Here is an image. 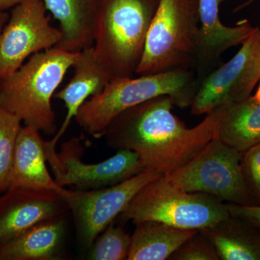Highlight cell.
Listing matches in <instances>:
<instances>
[{"instance_id":"6da1fadb","label":"cell","mask_w":260,"mask_h":260,"mask_svg":"<svg viewBox=\"0 0 260 260\" xmlns=\"http://www.w3.org/2000/svg\"><path fill=\"white\" fill-rule=\"evenodd\" d=\"M169 95L154 98L116 116L104 137L113 148L133 150L145 169L167 175L186 164L216 135L221 107L196 126L188 128L172 112Z\"/></svg>"},{"instance_id":"7a4b0ae2","label":"cell","mask_w":260,"mask_h":260,"mask_svg":"<svg viewBox=\"0 0 260 260\" xmlns=\"http://www.w3.org/2000/svg\"><path fill=\"white\" fill-rule=\"evenodd\" d=\"M78 54L54 47L30 56L15 73L0 80V104L25 126L54 135L56 114L51 100Z\"/></svg>"},{"instance_id":"3957f363","label":"cell","mask_w":260,"mask_h":260,"mask_svg":"<svg viewBox=\"0 0 260 260\" xmlns=\"http://www.w3.org/2000/svg\"><path fill=\"white\" fill-rule=\"evenodd\" d=\"M199 85L192 69L111 80L101 93L84 103L75 119L88 135L100 139L116 116L154 98L169 95L177 107H190Z\"/></svg>"},{"instance_id":"277c9868","label":"cell","mask_w":260,"mask_h":260,"mask_svg":"<svg viewBox=\"0 0 260 260\" xmlns=\"http://www.w3.org/2000/svg\"><path fill=\"white\" fill-rule=\"evenodd\" d=\"M159 0H101L93 49L111 80L136 74Z\"/></svg>"},{"instance_id":"5b68a950","label":"cell","mask_w":260,"mask_h":260,"mask_svg":"<svg viewBox=\"0 0 260 260\" xmlns=\"http://www.w3.org/2000/svg\"><path fill=\"white\" fill-rule=\"evenodd\" d=\"M134 224L155 221L200 231L231 216L227 205L212 195L182 190L160 176L145 184L119 215Z\"/></svg>"},{"instance_id":"8992f818","label":"cell","mask_w":260,"mask_h":260,"mask_svg":"<svg viewBox=\"0 0 260 260\" xmlns=\"http://www.w3.org/2000/svg\"><path fill=\"white\" fill-rule=\"evenodd\" d=\"M199 0H159L137 75L192 69L199 28Z\"/></svg>"},{"instance_id":"52a82bcc","label":"cell","mask_w":260,"mask_h":260,"mask_svg":"<svg viewBox=\"0 0 260 260\" xmlns=\"http://www.w3.org/2000/svg\"><path fill=\"white\" fill-rule=\"evenodd\" d=\"M242 158V153L215 137L194 158L164 177L184 191L232 204L257 205L244 179Z\"/></svg>"},{"instance_id":"ba28073f","label":"cell","mask_w":260,"mask_h":260,"mask_svg":"<svg viewBox=\"0 0 260 260\" xmlns=\"http://www.w3.org/2000/svg\"><path fill=\"white\" fill-rule=\"evenodd\" d=\"M85 148L80 138L61 145L60 151L46 153L54 178L62 187L91 190L114 185L146 170L139 155L126 149L118 150L111 158L96 164L83 162Z\"/></svg>"},{"instance_id":"9c48e42d","label":"cell","mask_w":260,"mask_h":260,"mask_svg":"<svg viewBox=\"0 0 260 260\" xmlns=\"http://www.w3.org/2000/svg\"><path fill=\"white\" fill-rule=\"evenodd\" d=\"M260 80V28L255 27L236 55L206 75L191 103L195 115L208 114L251 96Z\"/></svg>"},{"instance_id":"30bf717a","label":"cell","mask_w":260,"mask_h":260,"mask_svg":"<svg viewBox=\"0 0 260 260\" xmlns=\"http://www.w3.org/2000/svg\"><path fill=\"white\" fill-rule=\"evenodd\" d=\"M47 12L42 0H23L12 8L0 36V80L60 42V29L51 25Z\"/></svg>"},{"instance_id":"8fae6325","label":"cell","mask_w":260,"mask_h":260,"mask_svg":"<svg viewBox=\"0 0 260 260\" xmlns=\"http://www.w3.org/2000/svg\"><path fill=\"white\" fill-rule=\"evenodd\" d=\"M160 176L146 169L107 187L91 190L68 189L65 199L81 245L89 249L98 236L125 210L135 195L145 184Z\"/></svg>"},{"instance_id":"7c38bea8","label":"cell","mask_w":260,"mask_h":260,"mask_svg":"<svg viewBox=\"0 0 260 260\" xmlns=\"http://www.w3.org/2000/svg\"><path fill=\"white\" fill-rule=\"evenodd\" d=\"M67 211L68 203L60 193L9 188L0 194V245Z\"/></svg>"},{"instance_id":"4fadbf2b","label":"cell","mask_w":260,"mask_h":260,"mask_svg":"<svg viewBox=\"0 0 260 260\" xmlns=\"http://www.w3.org/2000/svg\"><path fill=\"white\" fill-rule=\"evenodd\" d=\"M225 0H199V28L197 38L193 70L201 80L223 64L222 55L235 46L242 44L254 28L247 20L236 26H226L220 19V5Z\"/></svg>"},{"instance_id":"5bb4252c","label":"cell","mask_w":260,"mask_h":260,"mask_svg":"<svg viewBox=\"0 0 260 260\" xmlns=\"http://www.w3.org/2000/svg\"><path fill=\"white\" fill-rule=\"evenodd\" d=\"M73 68V78L54 95V99L64 103L67 114L56 134L49 141H45L46 152L56 151L58 142L64 135L84 103L90 97L101 93L111 81L107 71L94 55L93 47L79 51Z\"/></svg>"},{"instance_id":"9a60e30c","label":"cell","mask_w":260,"mask_h":260,"mask_svg":"<svg viewBox=\"0 0 260 260\" xmlns=\"http://www.w3.org/2000/svg\"><path fill=\"white\" fill-rule=\"evenodd\" d=\"M47 162L45 141L40 132L31 126H23L15 145L9 188L53 191L66 196L68 189L51 177Z\"/></svg>"},{"instance_id":"2e32d148","label":"cell","mask_w":260,"mask_h":260,"mask_svg":"<svg viewBox=\"0 0 260 260\" xmlns=\"http://www.w3.org/2000/svg\"><path fill=\"white\" fill-rule=\"evenodd\" d=\"M59 22L60 42L55 47L78 52L93 47L101 0H42Z\"/></svg>"},{"instance_id":"e0dca14e","label":"cell","mask_w":260,"mask_h":260,"mask_svg":"<svg viewBox=\"0 0 260 260\" xmlns=\"http://www.w3.org/2000/svg\"><path fill=\"white\" fill-rule=\"evenodd\" d=\"M65 234L64 215L37 224L0 245V260L59 259Z\"/></svg>"},{"instance_id":"ac0fdd59","label":"cell","mask_w":260,"mask_h":260,"mask_svg":"<svg viewBox=\"0 0 260 260\" xmlns=\"http://www.w3.org/2000/svg\"><path fill=\"white\" fill-rule=\"evenodd\" d=\"M215 137L244 153L260 143V102L254 97L221 106Z\"/></svg>"},{"instance_id":"d6986e66","label":"cell","mask_w":260,"mask_h":260,"mask_svg":"<svg viewBox=\"0 0 260 260\" xmlns=\"http://www.w3.org/2000/svg\"><path fill=\"white\" fill-rule=\"evenodd\" d=\"M198 232L213 246L220 259L260 260V232L246 220L231 215Z\"/></svg>"},{"instance_id":"ffe728a7","label":"cell","mask_w":260,"mask_h":260,"mask_svg":"<svg viewBox=\"0 0 260 260\" xmlns=\"http://www.w3.org/2000/svg\"><path fill=\"white\" fill-rule=\"evenodd\" d=\"M127 260H165L198 233L159 222L135 224Z\"/></svg>"},{"instance_id":"44dd1931","label":"cell","mask_w":260,"mask_h":260,"mask_svg":"<svg viewBox=\"0 0 260 260\" xmlns=\"http://www.w3.org/2000/svg\"><path fill=\"white\" fill-rule=\"evenodd\" d=\"M22 121L0 104V194L8 190Z\"/></svg>"},{"instance_id":"7402d4cb","label":"cell","mask_w":260,"mask_h":260,"mask_svg":"<svg viewBox=\"0 0 260 260\" xmlns=\"http://www.w3.org/2000/svg\"><path fill=\"white\" fill-rule=\"evenodd\" d=\"M131 235L119 225L111 223L95 239L89 248L88 259L92 260L127 259L131 246Z\"/></svg>"},{"instance_id":"603a6c76","label":"cell","mask_w":260,"mask_h":260,"mask_svg":"<svg viewBox=\"0 0 260 260\" xmlns=\"http://www.w3.org/2000/svg\"><path fill=\"white\" fill-rule=\"evenodd\" d=\"M170 259L219 260L220 258L208 239L198 232L172 254Z\"/></svg>"},{"instance_id":"cb8c5ba5","label":"cell","mask_w":260,"mask_h":260,"mask_svg":"<svg viewBox=\"0 0 260 260\" xmlns=\"http://www.w3.org/2000/svg\"><path fill=\"white\" fill-rule=\"evenodd\" d=\"M241 164L249 190L260 205V143L242 153Z\"/></svg>"},{"instance_id":"d4e9b609","label":"cell","mask_w":260,"mask_h":260,"mask_svg":"<svg viewBox=\"0 0 260 260\" xmlns=\"http://www.w3.org/2000/svg\"><path fill=\"white\" fill-rule=\"evenodd\" d=\"M232 216L246 220L260 232V205H240L226 203Z\"/></svg>"},{"instance_id":"484cf974","label":"cell","mask_w":260,"mask_h":260,"mask_svg":"<svg viewBox=\"0 0 260 260\" xmlns=\"http://www.w3.org/2000/svg\"><path fill=\"white\" fill-rule=\"evenodd\" d=\"M23 0H0V10H6L13 8Z\"/></svg>"},{"instance_id":"4316f807","label":"cell","mask_w":260,"mask_h":260,"mask_svg":"<svg viewBox=\"0 0 260 260\" xmlns=\"http://www.w3.org/2000/svg\"><path fill=\"white\" fill-rule=\"evenodd\" d=\"M8 19H9V15L5 12V10H0V36Z\"/></svg>"},{"instance_id":"83f0119b","label":"cell","mask_w":260,"mask_h":260,"mask_svg":"<svg viewBox=\"0 0 260 260\" xmlns=\"http://www.w3.org/2000/svg\"><path fill=\"white\" fill-rule=\"evenodd\" d=\"M255 1V0H249V1L246 2V3H244V4H242V5H240V6L238 7V8H236L235 11H239V10L243 9V8H244V7L247 6V5H249L250 4V3H252V2Z\"/></svg>"},{"instance_id":"f1b7e54d","label":"cell","mask_w":260,"mask_h":260,"mask_svg":"<svg viewBox=\"0 0 260 260\" xmlns=\"http://www.w3.org/2000/svg\"><path fill=\"white\" fill-rule=\"evenodd\" d=\"M254 97L255 98L258 102H260V85L259 88L257 89V90H256V94L254 95Z\"/></svg>"}]
</instances>
